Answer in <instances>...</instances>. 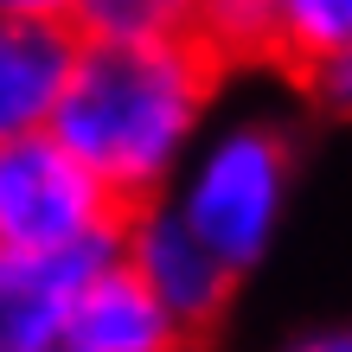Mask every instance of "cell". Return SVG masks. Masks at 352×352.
<instances>
[{"label":"cell","mask_w":352,"mask_h":352,"mask_svg":"<svg viewBox=\"0 0 352 352\" xmlns=\"http://www.w3.org/2000/svg\"><path fill=\"white\" fill-rule=\"evenodd\" d=\"M218 71L205 38H77L52 129L129 205L160 199L212 129Z\"/></svg>","instance_id":"6da1fadb"},{"label":"cell","mask_w":352,"mask_h":352,"mask_svg":"<svg viewBox=\"0 0 352 352\" xmlns=\"http://www.w3.org/2000/svg\"><path fill=\"white\" fill-rule=\"evenodd\" d=\"M116 256L135 269L141 282L154 288L160 301L173 307V314L192 327H212L224 314V301H231V288L243 282L231 263H224L212 243H205L192 224L173 212V199H141L129 205V218H122V237H116Z\"/></svg>","instance_id":"277c9868"},{"label":"cell","mask_w":352,"mask_h":352,"mask_svg":"<svg viewBox=\"0 0 352 352\" xmlns=\"http://www.w3.org/2000/svg\"><path fill=\"white\" fill-rule=\"evenodd\" d=\"M122 218H129V199L52 122L0 141V243H19V250H116Z\"/></svg>","instance_id":"3957f363"},{"label":"cell","mask_w":352,"mask_h":352,"mask_svg":"<svg viewBox=\"0 0 352 352\" xmlns=\"http://www.w3.org/2000/svg\"><path fill=\"white\" fill-rule=\"evenodd\" d=\"M288 192H295V135L276 116H224L205 129L192 160L167 186L173 212L212 243V250L250 276V269L276 250Z\"/></svg>","instance_id":"7a4b0ae2"},{"label":"cell","mask_w":352,"mask_h":352,"mask_svg":"<svg viewBox=\"0 0 352 352\" xmlns=\"http://www.w3.org/2000/svg\"><path fill=\"white\" fill-rule=\"evenodd\" d=\"M71 52H77V38L65 32V19L0 13V141L52 122Z\"/></svg>","instance_id":"52a82bcc"},{"label":"cell","mask_w":352,"mask_h":352,"mask_svg":"<svg viewBox=\"0 0 352 352\" xmlns=\"http://www.w3.org/2000/svg\"><path fill=\"white\" fill-rule=\"evenodd\" d=\"M301 84H307V96H314V109H327V116H352V45L314 58V65L301 71Z\"/></svg>","instance_id":"30bf717a"},{"label":"cell","mask_w":352,"mask_h":352,"mask_svg":"<svg viewBox=\"0 0 352 352\" xmlns=\"http://www.w3.org/2000/svg\"><path fill=\"white\" fill-rule=\"evenodd\" d=\"M71 7H77V0H0V13H26V19H65V26H71Z\"/></svg>","instance_id":"7c38bea8"},{"label":"cell","mask_w":352,"mask_h":352,"mask_svg":"<svg viewBox=\"0 0 352 352\" xmlns=\"http://www.w3.org/2000/svg\"><path fill=\"white\" fill-rule=\"evenodd\" d=\"M212 0H77V38H205Z\"/></svg>","instance_id":"ba28073f"},{"label":"cell","mask_w":352,"mask_h":352,"mask_svg":"<svg viewBox=\"0 0 352 352\" xmlns=\"http://www.w3.org/2000/svg\"><path fill=\"white\" fill-rule=\"evenodd\" d=\"M276 352H352V320H333V327H301V333H288Z\"/></svg>","instance_id":"8fae6325"},{"label":"cell","mask_w":352,"mask_h":352,"mask_svg":"<svg viewBox=\"0 0 352 352\" xmlns=\"http://www.w3.org/2000/svg\"><path fill=\"white\" fill-rule=\"evenodd\" d=\"M186 340H192V327H186L122 256H109L84 282L58 352H186Z\"/></svg>","instance_id":"8992f818"},{"label":"cell","mask_w":352,"mask_h":352,"mask_svg":"<svg viewBox=\"0 0 352 352\" xmlns=\"http://www.w3.org/2000/svg\"><path fill=\"white\" fill-rule=\"evenodd\" d=\"M116 250H19L0 243V352H58L71 307Z\"/></svg>","instance_id":"5b68a950"},{"label":"cell","mask_w":352,"mask_h":352,"mask_svg":"<svg viewBox=\"0 0 352 352\" xmlns=\"http://www.w3.org/2000/svg\"><path fill=\"white\" fill-rule=\"evenodd\" d=\"M269 7V65L307 71L314 58L352 45V0H263Z\"/></svg>","instance_id":"9c48e42d"}]
</instances>
